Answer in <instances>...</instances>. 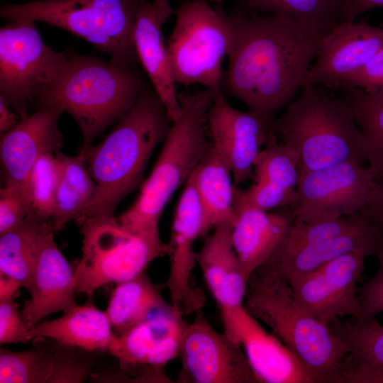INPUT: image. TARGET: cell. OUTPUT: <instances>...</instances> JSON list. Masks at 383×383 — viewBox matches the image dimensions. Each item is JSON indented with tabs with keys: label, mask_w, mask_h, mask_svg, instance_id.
Returning a JSON list of instances; mask_svg holds the SVG:
<instances>
[{
	"label": "cell",
	"mask_w": 383,
	"mask_h": 383,
	"mask_svg": "<svg viewBox=\"0 0 383 383\" xmlns=\"http://www.w3.org/2000/svg\"><path fill=\"white\" fill-rule=\"evenodd\" d=\"M141 0H31L0 7L9 21L27 18L65 30L118 62L139 63L133 32Z\"/></svg>",
	"instance_id": "52a82bcc"
},
{
	"label": "cell",
	"mask_w": 383,
	"mask_h": 383,
	"mask_svg": "<svg viewBox=\"0 0 383 383\" xmlns=\"http://www.w3.org/2000/svg\"><path fill=\"white\" fill-rule=\"evenodd\" d=\"M360 213L371 222L383 226V184L374 183Z\"/></svg>",
	"instance_id": "7bdbcfd3"
},
{
	"label": "cell",
	"mask_w": 383,
	"mask_h": 383,
	"mask_svg": "<svg viewBox=\"0 0 383 383\" xmlns=\"http://www.w3.org/2000/svg\"><path fill=\"white\" fill-rule=\"evenodd\" d=\"M81 224L82 255L74 270L77 293L91 296L99 287L120 283L143 272L167 255L160 232L132 233L113 217H87Z\"/></svg>",
	"instance_id": "ba28073f"
},
{
	"label": "cell",
	"mask_w": 383,
	"mask_h": 383,
	"mask_svg": "<svg viewBox=\"0 0 383 383\" xmlns=\"http://www.w3.org/2000/svg\"><path fill=\"white\" fill-rule=\"evenodd\" d=\"M235 192L248 204L265 211L289 206L295 196V192L262 179H254L245 190L235 186Z\"/></svg>",
	"instance_id": "74e56055"
},
{
	"label": "cell",
	"mask_w": 383,
	"mask_h": 383,
	"mask_svg": "<svg viewBox=\"0 0 383 383\" xmlns=\"http://www.w3.org/2000/svg\"><path fill=\"white\" fill-rule=\"evenodd\" d=\"M21 119L18 113L0 97V133L1 135L13 128Z\"/></svg>",
	"instance_id": "ee69618b"
},
{
	"label": "cell",
	"mask_w": 383,
	"mask_h": 383,
	"mask_svg": "<svg viewBox=\"0 0 383 383\" xmlns=\"http://www.w3.org/2000/svg\"><path fill=\"white\" fill-rule=\"evenodd\" d=\"M60 177L58 158L54 153H47L35 162L24 184L33 213L43 221H49L52 215Z\"/></svg>",
	"instance_id": "e575fe53"
},
{
	"label": "cell",
	"mask_w": 383,
	"mask_h": 383,
	"mask_svg": "<svg viewBox=\"0 0 383 383\" xmlns=\"http://www.w3.org/2000/svg\"><path fill=\"white\" fill-rule=\"evenodd\" d=\"M273 136L254 162V179L271 182L295 192L299 177V157L289 145Z\"/></svg>",
	"instance_id": "836d02e7"
},
{
	"label": "cell",
	"mask_w": 383,
	"mask_h": 383,
	"mask_svg": "<svg viewBox=\"0 0 383 383\" xmlns=\"http://www.w3.org/2000/svg\"><path fill=\"white\" fill-rule=\"evenodd\" d=\"M367 256L350 252L289 280L294 298L308 313L327 324L362 318L358 283Z\"/></svg>",
	"instance_id": "5bb4252c"
},
{
	"label": "cell",
	"mask_w": 383,
	"mask_h": 383,
	"mask_svg": "<svg viewBox=\"0 0 383 383\" xmlns=\"http://www.w3.org/2000/svg\"><path fill=\"white\" fill-rule=\"evenodd\" d=\"M172 123L161 99L148 84L132 109L99 143L81 149L97 190L78 220L115 216L122 200L142 184L148 160Z\"/></svg>",
	"instance_id": "7a4b0ae2"
},
{
	"label": "cell",
	"mask_w": 383,
	"mask_h": 383,
	"mask_svg": "<svg viewBox=\"0 0 383 383\" xmlns=\"http://www.w3.org/2000/svg\"><path fill=\"white\" fill-rule=\"evenodd\" d=\"M33 214L28 193L24 186L4 185L0 190V235Z\"/></svg>",
	"instance_id": "8d00e7d4"
},
{
	"label": "cell",
	"mask_w": 383,
	"mask_h": 383,
	"mask_svg": "<svg viewBox=\"0 0 383 383\" xmlns=\"http://www.w3.org/2000/svg\"><path fill=\"white\" fill-rule=\"evenodd\" d=\"M234 205L232 245L240 268L249 279L274 252L293 220L288 210L269 213L248 204L236 193L235 187Z\"/></svg>",
	"instance_id": "7402d4cb"
},
{
	"label": "cell",
	"mask_w": 383,
	"mask_h": 383,
	"mask_svg": "<svg viewBox=\"0 0 383 383\" xmlns=\"http://www.w3.org/2000/svg\"><path fill=\"white\" fill-rule=\"evenodd\" d=\"M55 232L49 222L41 234L30 299L21 311L30 327L52 313L66 312L77 305L74 271L58 248Z\"/></svg>",
	"instance_id": "44dd1931"
},
{
	"label": "cell",
	"mask_w": 383,
	"mask_h": 383,
	"mask_svg": "<svg viewBox=\"0 0 383 383\" xmlns=\"http://www.w3.org/2000/svg\"><path fill=\"white\" fill-rule=\"evenodd\" d=\"M274 121V133L298 155L299 174L335 164L365 159V138L341 97L310 84Z\"/></svg>",
	"instance_id": "8992f818"
},
{
	"label": "cell",
	"mask_w": 383,
	"mask_h": 383,
	"mask_svg": "<svg viewBox=\"0 0 383 383\" xmlns=\"http://www.w3.org/2000/svg\"><path fill=\"white\" fill-rule=\"evenodd\" d=\"M179 117L172 123L157 161L142 184L133 206L117 218L132 233L159 231L162 213L177 189L186 183L211 148L206 136V116L213 91L179 93Z\"/></svg>",
	"instance_id": "5b68a950"
},
{
	"label": "cell",
	"mask_w": 383,
	"mask_h": 383,
	"mask_svg": "<svg viewBox=\"0 0 383 383\" xmlns=\"http://www.w3.org/2000/svg\"><path fill=\"white\" fill-rule=\"evenodd\" d=\"M202 209L194 183H185L178 201L167 244L170 272L165 283L170 303L184 316L194 313L205 305L203 292L192 282L196 264L194 243L202 238Z\"/></svg>",
	"instance_id": "e0dca14e"
},
{
	"label": "cell",
	"mask_w": 383,
	"mask_h": 383,
	"mask_svg": "<svg viewBox=\"0 0 383 383\" xmlns=\"http://www.w3.org/2000/svg\"><path fill=\"white\" fill-rule=\"evenodd\" d=\"M55 345L39 344L23 351L0 349V383H48Z\"/></svg>",
	"instance_id": "d6a6232c"
},
{
	"label": "cell",
	"mask_w": 383,
	"mask_h": 383,
	"mask_svg": "<svg viewBox=\"0 0 383 383\" xmlns=\"http://www.w3.org/2000/svg\"><path fill=\"white\" fill-rule=\"evenodd\" d=\"M383 48V28L361 21H342L321 40L306 84L340 89L346 77ZM304 85V86H305Z\"/></svg>",
	"instance_id": "ac0fdd59"
},
{
	"label": "cell",
	"mask_w": 383,
	"mask_h": 383,
	"mask_svg": "<svg viewBox=\"0 0 383 383\" xmlns=\"http://www.w3.org/2000/svg\"><path fill=\"white\" fill-rule=\"evenodd\" d=\"M272 114L232 106L221 89L213 91L206 116L212 146L229 165L234 184L254 179V162L274 136Z\"/></svg>",
	"instance_id": "9a60e30c"
},
{
	"label": "cell",
	"mask_w": 383,
	"mask_h": 383,
	"mask_svg": "<svg viewBox=\"0 0 383 383\" xmlns=\"http://www.w3.org/2000/svg\"><path fill=\"white\" fill-rule=\"evenodd\" d=\"M55 154L60 164V177L49 222L57 231L82 216L96 195L97 185L82 152L69 156L57 150Z\"/></svg>",
	"instance_id": "f1b7e54d"
},
{
	"label": "cell",
	"mask_w": 383,
	"mask_h": 383,
	"mask_svg": "<svg viewBox=\"0 0 383 383\" xmlns=\"http://www.w3.org/2000/svg\"><path fill=\"white\" fill-rule=\"evenodd\" d=\"M48 223L33 213L0 235V273L16 279L28 292L32 284L40 236Z\"/></svg>",
	"instance_id": "f546056e"
},
{
	"label": "cell",
	"mask_w": 383,
	"mask_h": 383,
	"mask_svg": "<svg viewBox=\"0 0 383 383\" xmlns=\"http://www.w3.org/2000/svg\"><path fill=\"white\" fill-rule=\"evenodd\" d=\"M212 2H214L216 4H222L225 0H209Z\"/></svg>",
	"instance_id": "bcb514c9"
},
{
	"label": "cell",
	"mask_w": 383,
	"mask_h": 383,
	"mask_svg": "<svg viewBox=\"0 0 383 383\" xmlns=\"http://www.w3.org/2000/svg\"><path fill=\"white\" fill-rule=\"evenodd\" d=\"M364 162L350 160L299 174L289 206L294 222L332 220L360 213L374 176Z\"/></svg>",
	"instance_id": "8fae6325"
},
{
	"label": "cell",
	"mask_w": 383,
	"mask_h": 383,
	"mask_svg": "<svg viewBox=\"0 0 383 383\" xmlns=\"http://www.w3.org/2000/svg\"><path fill=\"white\" fill-rule=\"evenodd\" d=\"M329 325L348 348L340 383H383V326L353 317Z\"/></svg>",
	"instance_id": "d4e9b609"
},
{
	"label": "cell",
	"mask_w": 383,
	"mask_h": 383,
	"mask_svg": "<svg viewBox=\"0 0 383 383\" xmlns=\"http://www.w3.org/2000/svg\"><path fill=\"white\" fill-rule=\"evenodd\" d=\"M184 316L172 306L161 309L120 335H115L109 352L122 371L135 380L174 382L165 365L179 357L184 328Z\"/></svg>",
	"instance_id": "7c38bea8"
},
{
	"label": "cell",
	"mask_w": 383,
	"mask_h": 383,
	"mask_svg": "<svg viewBox=\"0 0 383 383\" xmlns=\"http://www.w3.org/2000/svg\"><path fill=\"white\" fill-rule=\"evenodd\" d=\"M374 255L379 264L377 271L358 290L362 318H374L383 312V241Z\"/></svg>",
	"instance_id": "f35d334b"
},
{
	"label": "cell",
	"mask_w": 383,
	"mask_h": 383,
	"mask_svg": "<svg viewBox=\"0 0 383 383\" xmlns=\"http://www.w3.org/2000/svg\"><path fill=\"white\" fill-rule=\"evenodd\" d=\"M190 177L202 209V237L220 224H233L235 218L233 174L212 144Z\"/></svg>",
	"instance_id": "4316f807"
},
{
	"label": "cell",
	"mask_w": 383,
	"mask_h": 383,
	"mask_svg": "<svg viewBox=\"0 0 383 383\" xmlns=\"http://www.w3.org/2000/svg\"><path fill=\"white\" fill-rule=\"evenodd\" d=\"M221 313L223 332L243 348L257 383H316L296 355L243 305Z\"/></svg>",
	"instance_id": "2e32d148"
},
{
	"label": "cell",
	"mask_w": 383,
	"mask_h": 383,
	"mask_svg": "<svg viewBox=\"0 0 383 383\" xmlns=\"http://www.w3.org/2000/svg\"><path fill=\"white\" fill-rule=\"evenodd\" d=\"M14 299L0 300V345L28 343L30 327L26 323Z\"/></svg>",
	"instance_id": "ab89813d"
},
{
	"label": "cell",
	"mask_w": 383,
	"mask_h": 383,
	"mask_svg": "<svg viewBox=\"0 0 383 383\" xmlns=\"http://www.w3.org/2000/svg\"><path fill=\"white\" fill-rule=\"evenodd\" d=\"M339 90L364 135L365 159L374 182L383 184V92L368 94L346 84Z\"/></svg>",
	"instance_id": "4dcf8cb0"
},
{
	"label": "cell",
	"mask_w": 383,
	"mask_h": 383,
	"mask_svg": "<svg viewBox=\"0 0 383 383\" xmlns=\"http://www.w3.org/2000/svg\"><path fill=\"white\" fill-rule=\"evenodd\" d=\"M234 10L248 16L284 13L324 35L343 21L337 0H238Z\"/></svg>",
	"instance_id": "1f68e13d"
},
{
	"label": "cell",
	"mask_w": 383,
	"mask_h": 383,
	"mask_svg": "<svg viewBox=\"0 0 383 383\" xmlns=\"http://www.w3.org/2000/svg\"><path fill=\"white\" fill-rule=\"evenodd\" d=\"M165 284L154 283L143 272L116 284L105 313L114 333L120 335L155 312L170 307L162 296Z\"/></svg>",
	"instance_id": "83f0119b"
},
{
	"label": "cell",
	"mask_w": 383,
	"mask_h": 383,
	"mask_svg": "<svg viewBox=\"0 0 383 383\" xmlns=\"http://www.w3.org/2000/svg\"><path fill=\"white\" fill-rule=\"evenodd\" d=\"M174 12L176 21L167 44L176 84L222 89V63L233 41L231 16L206 0H184Z\"/></svg>",
	"instance_id": "9c48e42d"
},
{
	"label": "cell",
	"mask_w": 383,
	"mask_h": 383,
	"mask_svg": "<svg viewBox=\"0 0 383 383\" xmlns=\"http://www.w3.org/2000/svg\"><path fill=\"white\" fill-rule=\"evenodd\" d=\"M173 13L169 0H141L133 32L139 64L165 104L172 122L179 117L181 106L162 26Z\"/></svg>",
	"instance_id": "ffe728a7"
},
{
	"label": "cell",
	"mask_w": 383,
	"mask_h": 383,
	"mask_svg": "<svg viewBox=\"0 0 383 383\" xmlns=\"http://www.w3.org/2000/svg\"><path fill=\"white\" fill-rule=\"evenodd\" d=\"M147 85L135 65L70 51L33 105L70 114L85 148L132 109Z\"/></svg>",
	"instance_id": "3957f363"
},
{
	"label": "cell",
	"mask_w": 383,
	"mask_h": 383,
	"mask_svg": "<svg viewBox=\"0 0 383 383\" xmlns=\"http://www.w3.org/2000/svg\"><path fill=\"white\" fill-rule=\"evenodd\" d=\"M63 111L58 108L36 109L19 120L10 131L1 135L0 161L4 185L24 186L38 159L55 153L63 145L59 119Z\"/></svg>",
	"instance_id": "d6986e66"
},
{
	"label": "cell",
	"mask_w": 383,
	"mask_h": 383,
	"mask_svg": "<svg viewBox=\"0 0 383 383\" xmlns=\"http://www.w3.org/2000/svg\"><path fill=\"white\" fill-rule=\"evenodd\" d=\"M115 335L105 311L87 303L76 305L56 319L32 326L27 339L45 338L63 345L99 353L109 352Z\"/></svg>",
	"instance_id": "484cf974"
},
{
	"label": "cell",
	"mask_w": 383,
	"mask_h": 383,
	"mask_svg": "<svg viewBox=\"0 0 383 383\" xmlns=\"http://www.w3.org/2000/svg\"><path fill=\"white\" fill-rule=\"evenodd\" d=\"M21 287L16 279L0 273V300L14 299Z\"/></svg>",
	"instance_id": "f6af8a7d"
},
{
	"label": "cell",
	"mask_w": 383,
	"mask_h": 383,
	"mask_svg": "<svg viewBox=\"0 0 383 383\" xmlns=\"http://www.w3.org/2000/svg\"><path fill=\"white\" fill-rule=\"evenodd\" d=\"M383 241V226L368 220L345 234L286 252L275 251L260 267L270 270L287 282L345 254L374 255Z\"/></svg>",
	"instance_id": "603a6c76"
},
{
	"label": "cell",
	"mask_w": 383,
	"mask_h": 383,
	"mask_svg": "<svg viewBox=\"0 0 383 383\" xmlns=\"http://www.w3.org/2000/svg\"><path fill=\"white\" fill-rule=\"evenodd\" d=\"M343 21L354 20L372 9L383 7V0H337Z\"/></svg>",
	"instance_id": "b9f144b4"
},
{
	"label": "cell",
	"mask_w": 383,
	"mask_h": 383,
	"mask_svg": "<svg viewBox=\"0 0 383 383\" xmlns=\"http://www.w3.org/2000/svg\"><path fill=\"white\" fill-rule=\"evenodd\" d=\"M232 226L226 223L215 227L196 252V264L221 310L243 305L248 282L232 245Z\"/></svg>",
	"instance_id": "cb8c5ba5"
},
{
	"label": "cell",
	"mask_w": 383,
	"mask_h": 383,
	"mask_svg": "<svg viewBox=\"0 0 383 383\" xmlns=\"http://www.w3.org/2000/svg\"><path fill=\"white\" fill-rule=\"evenodd\" d=\"M233 41L222 90L250 110L272 114L305 85L323 34L284 13L230 15Z\"/></svg>",
	"instance_id": "6da1fadb"
},
{
	"label": "cell",
	"mask_w": 383,
	"mask_h": 383,
	"mask_svg": "<svg viewBox=\"0 0 383 383\" xmlns=\"http://www.w3.org/2000/svg\"><path fill=\"white\" fill-rule=\"evenodd\" d=\"M345 84L355 86L368 94L383 92V48L362 67L349 74Z\"/></svg>",
	"instance_id": "60d3db41"
},
{
	"label": "cell",
	"mask_w": 383,
	"mask_h": 383,
	"mask_svg": "<svg viewBox=\"0 0 383 383\" xmlns=\"http://www.w3.org/2000/svg\"><path fill=\"white\" fill-rule=\"evenodd\" d=\"M178 383H257L241 346L217 331L202 309L187 323L181 340Z\"/></svg>",
	"instance_id": "4fadbf2b"
},
{
	"label": "cell",
	"mask_w": 383,
	"mask_h": 383,
	"mask_svg": "<svg viewBox=\"0 0 383 383\" xmlns=\"http://www.w3.org/2000/svg\"><path fill=\"white\" fill-rule=\"evenodd\" d=\"M35 21H9L0 28V97L22 118L55 77L67 51L57 52L41 37Z\"/></svg>",
	"instance_id": "30bf717a"
},
{
	"label": "cell",
	"mask_w": 383,
	"mask_h": 383,
	"mask_svg": "<svg viewBox=\"0 0 383 383\" xmlns=\"http://www.w3.org/2000/svg\"><path fill=\"white\" fill-rule=\"evenodd\" d=\"M53 370L48 383H82L91 374L96 352L55 342Z\"/></svg>",
	"instance_id": "d590c367"
},
{
	"label": "cell",
	"mask_w": 383,
	"mask_h": 383,
	"mask_svg": "<svg viewBox=\"0 0 383 383\" xmlns=\"http://www.w3.org/2000/svg\"><path fill=\"white\" fill-rule=\"evenodd\" d=\"M243 306L296 355L316 383H340L345 343L331 325L298 304L286 280L259 267L248 279Z\"/></svg>",
	"instance_id": "277c9868"
}]
</instances>
